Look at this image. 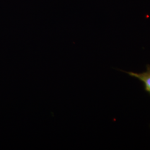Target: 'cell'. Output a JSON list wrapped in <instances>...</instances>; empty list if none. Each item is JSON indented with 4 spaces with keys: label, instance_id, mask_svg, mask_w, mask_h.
Returning <instances> with one entry per match:
<instances>
[{
    "label": "cell",
    "instance_id": "1",
    "mask_svg": "<svg viewBox=\"0 0 150 150\" xmlns=\"http://www.w3.org/2000/svg\"><path fill=\"white\" fill-rule=\"evenodd\" d=\"M127 74L143 82L145 85L146 91L150 93V65H147V71L143 73L137 74L132 72H128Z\"/></svg>",
    "mask_w": 150,
    "mask_h": 150
}]
</instances>
